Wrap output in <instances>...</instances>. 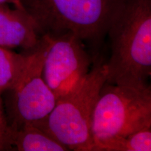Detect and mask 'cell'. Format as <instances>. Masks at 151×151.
Returning a JSON list of instances; mask_svg holds the SVG:
<instances>
[{
	"mask_svg": "<svg viewBox=\"0 0 151 151\" xmlns=\"http://www.w3.org/2000/svg\"><path fill=\"white\" fill-rule=\"evenodd\" d=\"M106 35L111 53L106 63V82L148 85L151 74V0H121Z\"/></svg>",
	"mask_w": 151,
	"mask_h": 151,
	"instance_id": "obj_1",
	"label": "cell"
},
{
	"mask_svg": "<svg viewBox=\"0 0 151 151\" xmlns=\"http://www.w3.org/2000/svg\"><path fill=\"white\" fill-rule=\"evenodd\" d=\"M121 0H21L38 32L71 33L82 41L97 44L106 37Z\"/></svg>",
	"mask_w": 151,
	"mask_h": 151,
	"instance_id": "obj_2",
	"label": "cell"
},
{
	"mask_svg": "<svg viewBox=\"0 0 151 151\" xmlns=\"http://www.w3.org/2000/svg\"><path fill=\"white\" fill-rule=\"evenodd\" d=\"M106 76V63L98 62L78 88L58 99L50 114L33 124L69 150L92 151V114Z\"/></svg>",
	"mask_w": 151,
	"mask_h": 151,
	"instance_id": "obj_3",
	"label": "cell"
},
{
	"mask_svg": "<svg viewBox=\"0 0 151 151\" xmlns=\"http://www.w3.org/2000/svg\"><path fill=\"white\" fill-rule=\"evenodd\" d=\"M147 127H151L150 86H120L105 82L92 114L93 143L129 135Z\"/></svg>",
	"mask_w": 151,
	"mask_h": 151,
	"instance_id": "obj_4",
	"label": "cell"
},
{
	"mask_svg": "<svg viewBox=\"0 0 151 151\" xmlns=\"http://www.w3.org/2000/svg\"><path fill=\"white\" fill-rule=\"evenodd\" d=\"M50 37L43 35L36 48L30 51L22 74L6 93V115L8 125L35 124L45 119L56 104L57 99L43 80V62Z\"/></svg>",
	"mask_w": 151,
	"mask_h": 151,
	"instance_id": "obj_5",
	"label": "cell"
},
{
	"mask_svg": "<svg viewBox=\"0 0 151 151\" xmlns=\"http://www.w3.org/2000/svg\"><path fill=\"white\" fill-rule=\"evenodd\" d=\"M48 36L42 76L58 101L82 83L90 71L92 58L83 41L72 34Z\"/></svg>",
	"mask_w": 151,
	"mask_h": 151,
	"instance_id": "obj_6",
	"label": "cell"
},
{
	"mask_svg": "<svg viewBox=\"0 0 151 151\" xmlns=\"http://www.w3.org/2000/svg\"><path fill=\"white\" fill-rule=\"evenodd\" d=\"M41 37L24 9L0 4V46L29 52L37 48Z\"/></svg>",
	"mask_w": 151,
	"mask_h": 151,
	"instance_id": "obj_7",
	"label": "cell"
},
{
	"mask_svg": "<svg viewBox=\"0 0 151 151\" xmlns=\"http://www.w3.org/2000/svg\"><path fill=\"white\" fill-rule=\"evenodd\" d=\"M6 150L67 151L65 145L35 124L24 123L8 126L6 134Z\"/></svg>",
	"mask_w": 151,
	"mask_h": 151,
	"instance_id": "obj_8",
	"label": "cell"
},
{
	"mask_svg": "<svg viewBox=\"0 0 151 151\" xmlns=\"http://www.w3.org/2000/svg\"><path fill=\"white\" fill-rule=\"evenodd\" d=\"M151 127L94 142L92 151H150Z\"/></svg>",
	"mask_w": 151,
	"mask_h": 151,
	"instance_id": "obj_9",
	"label": "cell"
},
{
	"mask_svg": "<svg viewBox=\"0 0 151 151\" xmlns=\"http://www.w3.org/2000/svg\"><path fill=\"white\" fill-rule=\"evenodd\" d=\"M30 51L22 53L0 46V93L16 84L27 65Z\"/></svg>",
	"mask_w": 151,
	"mask_h": 151,
	"instance_id": "obj_10",
	"label": "cell"
},
{
	"mask_svg": "<svg viewBox=\"0 0 151 151\" xmlns=\"http://www.w3.org/2000/svg\"><path fill=\"white\" fill-rule=\"evenodd\" d=\"M8 126L6 115L1 99V94L0 93V151L6 150V134Z\"/></svg>",
	"mask_w": 151,
	"mask_h": 151,
	"instance_id": "obj_11",
	"label": "cell"
},
{
	"mask_svg": "<svg viewBox=\"0 0 151 151\" xmlns=\"http://www.w3.org/2000/svg\"><path fill=\"white\" fill-rule=\"evenodd\" d=\"M11 4L13 5V6L24 9L22 6L21 0H0V4Z\"/></svg>",
	"mask_w": 151,
	"mask_h": 151,
	"instance_id": "obj_12",
	"label": "cell"
}]
</instances>
